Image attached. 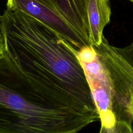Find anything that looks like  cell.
<instances>
[{
	"mask_svg": "<svg viewBox=\"0 0 133 133\" xmlns=\"http://www.w3.org/2000/svg\"><path fill=\"white\" fill-rule=\"evenodd\" d=\"M1 15H0V17H1ZM4 50H5V38L3 35L1 20H0V55L3 54Z\"/></svg>",
	"mask_w": 133,
	"mask_h": 133,
	"instance_id": "obj_6",
	"label": "cell"
},
{
	"mask_svg": "<svg viewBox=\"0 0 133 133\" xmlns=\"http://www.w3.org/2000/svg\"><path fill=\"white\" fill-rule=\"evenodd\" d=\"M87 13L91 45H99L102 41L103 29L110 20L109 0H87Z\"/></svg>",
	"mask_w": 133,
	"mask_h": 133,
	"instance_id": "obj_5",
	"label": "cell"
},
{
	"mask_svg": "<svg viewBox=\"0 0 133 133\" xmlns=\"http://www.w3.org/2000/svg\"><path fill=\"white\" fill-rule=\"evenodd\" d=\"M86 126L79 118L51 109L0 55V133H75Z\"/></svg>",
	"mask_w": 133,
	"mask_h": 133,
	"instance_id": "obj_2",
	"label": "cell"
},
{
	"mask_svg": "<svg viewBox=\"0 0 133 133\" xmlns=\"http://www.w3.org/2000/svg\"><path fill=\"white\" fill-rule=\"evenodd\" d=\"M7 8L23 11L58 32L76 49L87 46L62 17L52 0H7Z\"/></svg>",
	"mask_w": 133,
	"mask_h": 133,
	"instance_id": "obj_3",
	"label": "cell"
},
{
	"mask_svg": "<svg viewBox=\"0 0 133 133\" xmlns=\"http://www.w3.org/2000/svg\"><path fill=\"white\" fill-rule=\"evenodd\" d=\"M99 114L100 133H133V42L111 45L104 35L99 45L76 50Z\"/></svg>",
	"mask_w": 133,
	"mask_h": 133,
	"instance_id": "obj_1",
	"label": "cell"
},
{
	"mask_svg": "<svg viewBox=\"0 0 133 133\" xmlns=\"http://www.w3.org/2000/svg\"><path fill=\"white\" fill-rule=\"evenodd\" d=\"M129 1H131V2H132V3H133V0H129Z\"/></svg>",
	"mask_w": 133,
	"mask_h": 133,
	"instance_id": "obj_7",
	"label": "cell"
},
{
	"mask_svg": "<svg viewBox=\"0 0 133 133\" xmlns=\"http://www.w3.org/2000/svg\"><path fill=\"white\" fill-rule=\"evenodd\" d=\"M60 14L86 46H91L87 0H52Z\"/></svg>",
	"mask_w": 133,
	"mask_h": 133,
	"instance_id": "obj_4",
	"label": "cell"
}]
</instances>
